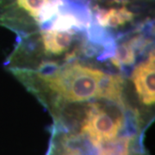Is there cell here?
Instances as JSON below:
<instances>
[{"label":"cell","mask_w":155,"mask_h":155,"mask_svg":"<svg viewBox=\"0 0 155 155\" xmlns=\"http://www.w3.org/2000/svg\"><path fill=\"white\" fill-rule=\"evenodd\" d=\"M12 72L36 95L45 91L63 103H83L101 98L108 75L79 62L67 63L62 67L46 62L37 71L12 68Z\"/></svg>","instance_id":"obj_1"},{"label":"cell","mask_w":155,"mask_h":155,"mask_svg":"<svg viewBox=\"0 0 155 155\" xmlns=\"http://www.w3.org/2000/svg\"><path fill=\"white\" fill-rule=\"evenodd\" d=\"M64 0H0V25L19 32L35 30L61 13Z\"/></svg>","instance_id":"obj_2"},{"label":"cell","mask_w":155,"mask_h":155,"mask_svg":"<svg viewBox=\"0 0 155 155\" xmlns=\"http://www.w3.org/2000/svg\"><path fill=\"white\" fill-rule=\"evenodd\" d=\"M125 120L120 111L110 110L98 103L89 104L78 135L93 147H100L114 141L124 128Z\"/></svg>","instance_id":"obj_3"},{"label":"cell","mask_w":155,"mask_h":155,"mask_svg":"<svg viewBox=\"0 0 155 155\" xmlns=\"http://www.w3.org/2000/svg\"><path fill=\"white\" fill-rule=\"evenodd\" d=\"M131 80L139 101L146 106L153 105L155 103V55L153 50L146 61L140 62L134 69Z\"/></svg>","instance_id":"obj_4"},{"label":"cell","mask_w":155,"mask_h":155,"mask_svg":"<svg viewBox=\"0 0 155 155\" xmlns=\"http://www.w3.org/2000/svg\"><path fill=\"white\" fill-rule=\"evenodd\" d=\"M75 31L45 29L41 32V44L45 53L53 55H61L69 50L74 41Z\"/></svg>","instance_id":"obj_5"},{"label":"cell","mask_w":155,"mask_h":155,"mask_svg":"<svg viewBox=\"0 0 155 155\" xmlns=\"http://www.w3.org/2000/svg\"><path fill=\"white\" fill-rule=\"evenodd\" d=\"M95 18L97 23L104 28H116L132 22L134 18V12L126 6L96 9Z\"/></svg>","instance_id":"obj_6"},{"label":"cell","mask_w":155,"mask_h":155,"mask_svg":"<svg viewBox=\"0 0 155 155\" xmlns=\"http://www.w3.org/2000/svg\"><path fill=\"white\" fill-rule=\"evenodd\" d=\"M124 89V80L120 75L108 74L103 86L101 98L110 101L118 106L124 107L122 99Z\"/></svg>","instance_id":"obj_7"},{"label":"cell","mask_w":155,"mask_h":155,"mask_svg":"<svg viewBox=\"0 0 155 155\" xmlns=\"http://www.w3.org/2000/svg\"><path fill=\"white\" fill-rule=\"evenodd\" d=\"M135 60L134 39L118 45L114 54L110 57L111 64L119 69H122L123 67L132 66L134 64Z\"/></svg>","instance_id":"obj_8"}]
</instances>
